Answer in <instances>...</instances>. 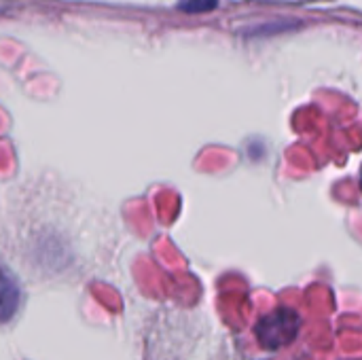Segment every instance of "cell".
Segmentation results:
<instances>
[{
	"label": "cell",
	"instance_id": "cell-1",
	"mask_svg": "<svg viewBox=\"0 0 362 360\" xmlns=\"http://www.w3.org/2000/svg\"><path fill=\"white\" fill-rule=\"evenodd\" d=\"M299 325H301V320H299L297 312H293L288 308H278L259 320V325H257L259 344L267 350H278L282 346H288L297 337Z\"/></svg>",
	"mask_w": 362,
	"mask_h": 360
},
{
	"label": "cell",
	"instance_id": "cell-2",
	"mask_svg": "<svg viewBox=\"0 0 362 360\" xmlns=\"http://www.w3.org/2000/svg\"><path fill=\"white\" fill-rule=\"evenodd\" d=\"M21 291L17 280L0 265V325L11 323L19 310Z\"/></svg>",
	"mask_w": 362,
	"mask_h": 360
},
{
	"label": "cell",
	"instance_id": "cell-3",
	"mask_svg": "<svg viewBox=\"0 0 362 360\" xmlns=\"http://www.w3.org/2000/svg\"><path fill=\"white\" fill-rule=\"evenodd\" d=\"M176 6L182 13H208L218 6V0H178Z\"/></svg>",
	"mask_w": 362,
	"mask_h": 360
},
{
	"label": "cell",
	"instance_id": "cell-4",
	"mask_svg": "<svg viewBox=\"0 0 362 360\" xmlns=\"http://www.w3.org/2000/svg\"><path fill=\"white\" fill-rule=\"evenodd\" d=\"M361 187H362V178H361Z\"/></svg>",
	"mask_w": 362,
	"mask_h": 360
}]
</instances>
